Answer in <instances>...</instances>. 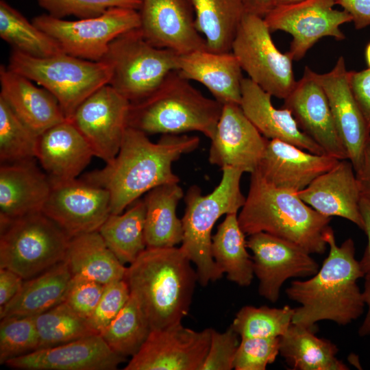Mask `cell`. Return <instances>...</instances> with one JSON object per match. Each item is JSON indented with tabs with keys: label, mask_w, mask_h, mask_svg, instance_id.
Returning a JSON list of instances; mask_svg holds the SVG:
<instances>
[{
	"label": "cell",
	"mask_w": 370,
	"mask_h": 370,
	"mask_svg": "<svg viewBox=\"0 0 370 370\" xmlns=\"http://www.w3.org/2000/svg\"><path fill=\"white\" fill-rule=\"evenodd\" d=\"M23 282L24 280L13 271L0 268V308L16 295Z\"/></svg>",
	"instance_id": "681fc988"
},
{
	"label": "cell",
	"mask_w": 370,
	"mask_h": 370,
	"mask_svg": "<svg viewBox=\"0 0 370 370\" xmlns=\"http://www.w3.org/2000/svg\"><path fill=\"white\" fill-rule=\"evenodd\" d=\"M105 285L95 280L73 275L64 302L79 317L88 319L96 308Z\"/></svg>",
	"instance_id": "bcb514c9"
},
{
	"label": "cell",
	"mask_w": 370,
	"mask_h": 370,
	"mask_svg": "<svg viewBox=\"0 0 370 370\" xmlns=\"http://www.w3.org/2000/svg\"><path fill=\"white\" fill-rule=\"evenodd\" d=\"M0 268L24 280L65 260L70 237L42 212L0 219Z\"/></svg>",
	"instance_id": "ba28073f"
},
{
	"label": "cell",
	"mask_w": 370,
	"mask_h": 370,
	"mask_svg": "<svg viewBox=\"0 0 370 370\" xmlns=\"http://www.w3.org/2000/svg\"><path fill=\"white\" fill-rule=\"evenodd\" d=\"M92 156L90 146L69 120L39 136L36 159L52 183L77 178Z\"/></svg>",
	"instance_id": "4316f807"
},
{
	"label": "cell",
	"mask_w": 370,
	"mask_h": 370,
	"mask_svg": "<svg viewBox=\"0 0 370 370\" xmlns=\"http://www.w3.org/2000/svg\"><path fill=\"white\" fill-rule=\"evenodd\" d=\"M211 331H195L181 323L152 330L124 369L199 370L209 349Z\"/></svg>",
	"instance_id": "2e32d148"
},
{
	"label": "cell",
	"mask_w": 370,
	"mask_h": 370,
	"mask_svg": "<svg viewBox=\"0 0 370 370\" xmlns=\"http://www.w3.org/2000/svg\"><path fill=\"white\" fill-rule=\"evenodd\" d=\"M245 12L257 15L262 18L275 6L276 0H242Z\"/></svg>",
	"instance_id": "f5cc1de1"
},
{
	"label": "cell",
	"mask_w": 370,
	"mask_h": 370,
	"mask_svg": "<svg viewBox=\"0 0 370 370\" xmlns=\"http://www.w3.org/2000/svg\"><path fill=\"white\" fill-rule=\"evenodd\" d=\"M42 212L73 237L98 231L110 211L108 190L85 180L51 182Z\"/></svg>",
	"instance_id": "5bb4252c"
},
{
	"label": "cell",
	"mask_w": 370,
	"mask_h": 370,
	"mask_svg": "<svg viewBox=\"0 0 370 370\" xmlns=\"http://www.w3.org/2000/svg\"><path fill=\"white\" fill-rule=\"evenodd\" d=\"M139 27L152 45L178 55L206 49L191 0H142Z\"/></svg>",
	"instance_id": "e0dca14e"
},
{
	"label": "cell",
	"mask_w": 370,
	"mask_h": 370,
	"mask_svg": "<svg viewBox=\"0 0 370 370\" xmlns=\"http://www.w3.org/2000/svg\"><path fill=\"white\" fill-rule=\"evenodd\" d=\"M238 336L231 325L223 332L212 329L209 349L199 370L234 369Z\"/></svg>",
	"instance_id": "f6af8a7d"
},
{
	"label": "cell",
	"mask_w": 370,
	"mask_h": 370,
	"mask_svg": "<svg viewBox=\"0 0 370 370\" xmlns=\"http://www.w3.org/2000/svg\"><path fill=\"white\" fill-rule=\"evenodd\" d=\"M64 260L72 275L82 276L103 285L124 279L127 270L98 231L71 237Z\"/></svg>",
	"instance_id": "4dcf8cb0"
},
{
	"label": "cell",
	"mask_w": 370,
	"mask_h": 370,
	"mask_svg": "<svg viewBox=\"0 0 370 370\" xmlns=\"http://www.w3.org/2000/svg\"><path fill=\"white\" fill-rule=\"evenodd\" d=\"M130 297V291L123 279L105 285L92 314L86 320L91 330L100 334L116 317Z\"/></svg>",
	"instance_id": "ee69618b"
},
{
	"label": "cell",
	"mask_w": 370,
	"mask_h": 370,
	"mask_svg": "<svg viewBox=\"0 0 370 370\" xmlns=\"http://www.w3.org/2000/svg\"><path fill=\"white\" fill-rule=\"evenodd\" d=\"M178 184L158 186L145 195L147 247H171L182 242V222L177 216L176 208L184 195Z\"/></svg>",
	"instance_id": "f546056e"
},
{
	"label": "cell",
	"mask_w": 370,
	"mask_h": 370,
	"mask_svg": "<svg viewBox=\"0 0 370 370\" xmlns=\"http://www.w3.org/2000/svg\"><path fill=\"white\" fill-rule=\"evenodd\" d=\"M47 14L58 18L73 16L86 18L99 16L111 8L139 10L142 0H36Z\"/></svg>",
	"instance_id": "b9f144b4"
},
{
	"label": "cell",
	"mask_w": 370,
	"mask_h": 370,
	"mask_svg": "<svg viewBox=\"0 0 370 370\" xmlns=\"http://www.w3.org/2000/svg\"><path fill=\"white\" fill-rule=\"evenodd\" d=\"M280 337L241 338L234 362L236 370H265L280 354Z\"/></svg>",
	"instance_id": "7bdbcfd3"
},
{
	"label": "cell",
	"mask_w": 370,
	"mask_h": 370,
	"mask_svg": "<svg viewBox=\"0 0 370 370\" xmlns=\"http://www.w3.org/2000/svg\"><path fill=\"white\" fill-rule=\"evenodd\" d=\"M306 66L303 76L284 99V108L292 113L300 130L324 153L337 160L348 159L338 135L325 90Z\"/></svg>",
	"instance_id": "d6986e66"
},
{
	"label": "cell",
	"mask_w": 370,
	"mask_h": 370,
	"mask_svg": "<svg viewBox=\"0 0 370 370\" xmlns=\"http://www.w3.org/2000/svg\"><path fill=\"white\" fill-rule=\"evenodd\" d=\"M305 151L278 139H268L256 171L271 184L299 192L339 160Z\"/></svg>",
	"instance_id": "7402d4cb"
},
{
	"label": "cell",
	"mask_w": 370,
	"mask_h": 370,
	"mask_svg": "<svg viewBox=\"0 0 370 370\" xmlns=\"http://www.w3.org/2000/svg\"><path fill=\"white\" fill-rule=\"evenodd\" d=\"M356 175L362 194L370 197V138L365 145L362 160Z\"/></svg>",
	"instance_id": "816d5d0a"
},
{
	"label": "cell",
	"mask_w": 370,
	"mask_h": 370,
	"mask_svg": "<svg viewBox=\"0 0 370 370\" xmlns=\"http://www.w3.org/2000/svg\"><path fill=\"white\" fill-rule=\"evenodd\" d=\"M125 212L110 214L98 232L108 247L123 264L132 263L147 248L145 204L138 199Z\"/></svg>",
	"instance_id": "e575fe53"
},
{
	"label": "cell",
	"mask_w": 370,
	"mask_h": 370,
	"mask_svg": "<svg viewBox=\"0 0 370 370\" xmlns=\"http://www.w3.org/2000/svg\"><path fill=\"white\" fill-rule=\"evenodd\" d=\"M242 68L234 53L206 49L180 55L177 71L189 81L204 85L221 103L241 105Z\"/></svg>",
	"instance_id": "d4e9b609"
},
{
	"label": "cell",
	"mask_w": 370,
	"mask_h": 370,
	"mask_svg": "<svg viewBox=\"0 0 370 370\" xmlns=\"http://www.w3.org/2000/svg\"><path fill=\"white\" fill-rule=\"evenodd\" d=\"M297 194L321 214L347 219L363 230L364 223L360 210L362 193L349 160H338L331 169Z\"/></svg>",
	"instance_id": "603a6c76"
},
{
	"label": "cell",
	"mask_w": 370,
	"mask_h": 370,
	"mask_svg": "<svg viewBox=\"0 0 370 370\" xmlns=\"http://www.w3.org/2000/svg\"><path fill=\"white\" fill-rule=\"evenodd\" d=\"M246 234L241 229L238 213L225 215L212 236L211 254L220 271L240 286H249L254 278V263L248 253Z\"/></svg>",
	"instance_id": "836d02e7"
},
{
	"label": "cell",
	"mask_w": 370,
	"mask_h": 370,
	"mask_svg": "<svg viewBox=\"0 0 370 370\" xmlns=\"http://www.w3.org/2000/svg\"><path fill=\"white\" fill-rule=\"evenodd\" d=\"M130 106V101L108 84L87 97L70 121L85 138L95 156L108 163L120 149Z\"/></svg>",
	"instance_id": "4fadbf2b"
},
{
	"label": "cell",
	"mask_w": 370,
	"mask_h": 370,
	"mask_svg": "<svg viewBox=\"0 0 370 370\" xmlns=\"http://www.w3.org/2000/svg\"><path fill=\"white\" fill-rule=\"evenodd\" d=\"M179 56L152 45L138 28L113 40L101 61L111 69L108 84L132 103L148 97L177 71Z\"/></svg>",
	"instance_id": "9c48e42d"
},
{
	"label": "cell",
	"mask_w": 370,
	"mask_h": 370,
	"mask_svg": "<svg viewBox=\"0 0 370 370\" xmlns=\"http://www.w3.org/2000/svg\"><path fill=\"white\" fill-rule=\"evenodd\" d=\"M199 138L184 134H163L157 143L147 134L127 127L116 156L82 179L108 190L111 214H120L140 196L165 184L179 183L173 163L195 150Z\"/></svg>",
	"instance_id": "6da1fadb"
},
{
	"label": "cell",
	"mask_w": 370,
	"mask_h": 370,
	"mask_svg": "<svg viewBox=\"0 0 370 370\" xmlns=\"http://www.w3.org/2000/svg\"><path fill=\"white\" fill-rule=\"evenodd\" d=\"M302 1V0H276L275 1V6L281 5L291 4V3H296V2H298V1Z\"/></svg>",
	"instance_id": "11a10c76"
},
{
	"label": "cell",
	"mask_w": 370,
	"mask_h": 370,
	"mask_svg": "<svg viewBox=\"0 0 370 370\" xmlns=\"http://www.w3.org/2000/svg\"><path fill=\"white\" fill-rule=\"evenodd\" d=\"M222 109L221 103L173 71L148 97L131 103L128 126L147 135L195 131L211 139Z\"/></svg>",
	"instance_id": "5b68a950"
},
{
	"label": "cell",
	"mask_w": 370,
	"mask_h": 370,
	"mask_svg": "<svg viewBox=\"0 0 370 370\" xmlns=\"http://www.w3.org/2000/svg\"><path fill=\"white\" fill-rule=\"evenodd\" d=\"M294 308L286 305L282 308L267 306L242 307L231 325L241 338L281 337L293 323Z\"/></svg>",
	"instance_id": "f35d334b"
},
{
	"label": "cell",
	"mask_w": 370,
	"mask_h": 370,
	"mask_svg": "<svg viewBox=\"0 0 370 370\" xmlns=\"http://www.w3.org/2000/svg\"><path fill=\"white\" fill-rule=\"evenodd\" d=\"M271 95L249 78H243L241 107L261 134L278 139L317 154H325L322 148L303 132L287 108L278 109Z\"/></svg>",
	"instance_id": "83f0119b"
},
{
	"label": "cell",
	"mask_w": 370,
	"mask_h": 370,
	"mask_svg": "<svg viewBox=\"0 0 370 370\" xmlns=\"http://www.w3.org/2000/svg\"><path fill=\"white\" fill-rule=\"evenodd\" d=\"M195 25L206 41V49L230 52L245 14L242 0H191Z\"/></svg>",
	"instance_id": "d6a6232c"
},
{
	"label": "cell",
	"mask_w": 370,
	"mask_h": 370,
	"mask_svg": "<svg viewBox=\"0 0 370 370\" xmlns=\"http://www.w3.org/2000/svg\"><path fill=\"white\" fill-rule=\"evenodd\" d=\"M0 323V364L39 349L34 317H8Z\"/></svg>",
	"instance_id": "60d3db41"
},
{
	"label": "cell",
	"mask_w": 370,
	"mask_h": 370,
	"mask_svg": "<svg viewBox=\"0 0 370 370\" xmlns=\"http://www.w3.org/2000/svg\"><path fill=\"white\" fill-rule=\"evenodd\" d=\"M51 182L35 159L1 164L0 167V219H12L42 212Z\"/></svg>",
	"instance_id": "484cf974"
},
{
	"label": "cell",
	"mask_w": 370,
	"mask_h": 370,
	"mask_svg": "<svg viewBox=\"0 0 370 370\" xmlns=\"http://www.w3.org/2000/svg\"><path fill=\"white\" fill-rule=\"evenodd\" d=\"M247 245L252 253L254 275L259 281L258 293L271 302L278 300L286 280L311 277L319 269L310 254L270 234L260 232L251 234Z\"/></svg>",
	"instance_id": "9a60e30c"
},
{
	"label": "cell",
	"mask_w": 370,
	"mask_h": 370,
	"mask_svg": "<svg viewBox=\"0 0 370 370\" xmlns=\"http://www.w3.org/2000/svg\"><path fill=\"white\" fill-rule=\"evenodd\" d=\"M364 278V289L362 293L365 306H367L368 310L358 329V334L362 337L370 335V271L366 273Z\"/></svg>",
	"instance_id": "db71d44e"
},
{
	"label": "cell",
	"mask_w": 370,
	"mask_h": 370,
	"mask_svg": "<svg viewBox=\"0 0 370 370\" xmlns=\"http://www.w3.org/2000/svg\"><path fill=\"white\" fill-rule=\"evenodd\" d=\"M352 18L356 29H362L370 25V0H336Z\"/></svg>",
	"instance_id": "c3c4849f"
},
{
	"label": "cell",
	"mask_w": 370,
	"mask_h": 370,
	"mask_svg": "<svg viewBox=\"0 0 370 370\" xmlns=\"http://www.w3.org/2000/svg\"><path fill=\"white\" fill-rule=\"evenodd\" d=\"M360 210L364 223L363 231L367 237V245L360 260V264L363 273L370 271V197L362 194Z\"/></svg>",
	"instance_id": "f907efd6"
},
{
	"label": "cell",
	"mask_w": 370,
	"mask_h": 370,
	"mask_svg": "<svg viewBox=\"0 0 370 370\" xmlns=\"http://www.w3.org/2000/svg\"><path fill=\"white\" fill-rule=\"evenodd\" d=\"M312 74L325 92L337 132L356 172L370 138V127L352 92L345 59L340 56L328 73Z\"/></svg>",
	"instance_id": "44dd1931"
},
{
	"label": "cell",
	"mask_w": 370,
	"mask_h": 370,
	"mask_svg": "<svg viewBox=\"0 0 370 370\" xmlns=\"http://www.w3.org/2000/svg\"><path fill=\"white\" fill-rule=\"evenodd\" d=\"M1 97L14 114L36 135L67 120L57 99L44 88L4 64L0 66Z\"/></svg>",
	"instance_id": "cb8c5ba5"
},
{
	"label": "cell",
	"mask_w": 370,
	"mask_h": 370,
	"mask_svg": "<svg viewBox=\"0 0 370 370\" xmlns=\"http://www.w3.org/2000/svg\"><path fill=\"white\" fill-rule=\"evenodd\" d=\"M124 280L152 330L181 323L198 275L181 247H147L127 267Z\"/></svg>",
	"instance_id": "3957f363"
},
{
	"label": "cell",
	"mask_w": 370,
	"mask_h": 370,
	"mask_svg": "<svg viewBox=\"0 0 370 370\" xmlns=\"http://www.w3.org/2000/svg\"><path fill=\"white\" fill-rule=\"evenodd\" d=\"M247 236L266 232L291 242L310 254L327 249L331 217L303 201L296 192L276 187L257 171L251 173L245 202L238 214Z\"/></svg>",
	"instance_id": "277c9868"
},
{
	"label": "cell",
	"mask_w": 370,
	"mask_h": 370,
	"mask_svg": "<svg viewBox=\"0 0 370 370\" xmlns=\"http://www.w3.org/2000/svg\"><path fill=\"white\" fill-rule=\"evenodd\" d=\"M126 358L115 353L99 334L51 347L38 349L8 361L23 370H114Z\"/></svg>",
	"instance_id": "ffe728a7"
},
{
	"label": "cell",
	"mask_w": 370,
	"mask_h": 370,
	"mask_svg": "<svg viewBox=\"0 0 370 370\" xmlns=\"http://www.w3.org/2000/svg\"><path fill=\"white\" fill-rule=\"evenodd\" d=\"M8 67L49 91L58 101L66 119L101 86L109 84L110 66L62 53L36 58L12 49Z\"/></svg>",
	"instance_id": "52a82bcc"
},
{
	"label": "cell",
	"mask_w": 370,
	"mask_h": 370,
	"mask_svg": "<svg viewBox=\"0 0 370 370\" xmlns=\"http://www.w3.org/2000/svg\"><path fill=\"white\" fill-rule=\"evenodd\" d=\"M32 23L51 37L64 53L98 62L113 40L140 27V18L138 10L115 7L99 16L75 21L45 14L34 18Z\"/></svg>",
	"instance_id": "30bf717a"
},
{
	"label": "cell",
	"mask_w": 370,
	"mask_h": 370,
	"mask_svg": "<svg viewBox=\"0 0 370 370\" xmlns=\"http://www.w3.org/2000/svg\"><path fill=\"white\" fill-rule=\"evenodd\" d=\"M39 136L27 127L0 97L1 164L36 159Z\"/></svg>",
	"instance_id": "ab89813d"
},
{
	"label": "cell",
	"mask_w": 370,
	"mask_h": 370,
	"mask_svg": "<svg viewBox=\"0 0 370 370\" xmlns=\"http://www.w3.org/2000/svg\"><path fill=\"white\" fill-rule=\"evenodd\" d=\"M72 273L64 260L24 280L16 295L0 308V318L35 317L64 301Z\"/></svg>",
	"instance_id": "f1b7e54d"
},
{
	"label": "cell",
	"mask_w": 370,
	"mask_h": 370,
	"mask_svg": "<svg viewBox=\"0 0 370 370\" xmlns=\"http://www.w3.org/2000/svg\"><path fill=\"white\" fill-rule=\"evenodd\" d=\"M150 332L141 306L130 293L125 306L99 334L115 353L127 358L138 352Z\"/></svg>",
	"instance_id": "8d00e7d4"
},
{
	"label": "cell",
	"mask_w": 370,
	"mask_h": 370,
	"mask_svg": "<svg viewBox=\"0 0 370 370\" xmlns=\"http://www.w3.org/2000/svg\"><path fill=\"white\" fill-rule=\"evenodd\" d=\"M335 5L336 0H302L274 7L264 20L271 32L292 36L287 53L298 61L322 38H345L340 26L352 18L346 11L334 9Z\"/></svg>",
	"instance_id": "7c38bea8"
},
{
	"label": "cell",
	"mask_w": 370,
	"mask_h": 370,
	"mask_svg": "<svg viewBox=\"0 0 370 370\" xmlns=\"http://www.w3.org/2000/svg\"><path fill=\"white\" fill-rule=\"evenodd\" d=\"M353 95L370 127V69L349 71Z\"/></svg>",
	"instance_id": "7dc6e473"
},
{
	"label": "cell",
	"mask_w": 370,
	"mask_h": 370,
	"mask_svg": "<svg viewBox=\"0 0 370 370\" xmlns=\"http://www.w3.org/2000/svg\"><path fill=\"white\" fill-rule=\"evenodd\" d=\"M264 18L245 13L232 46L249 78L272 97L284 99L296 80L293 59L275 46Z\"/></svg>",
	"instance_id": "8fae6325"
},
{
	"label": "cell",
	"mask_w": 370,
	"mask_h": 370,
	"mask_svg": "<svg viewBox=\"0 0 370 370\" xmlns=\"http://www.w3.org/2000/svg\"><path fill=\"white\" fill-rule=\"evenodd\" d=\"M221 170V181L212 193L203 195L201 188L193 185L184 196L181 248L195 264L198 282L203 286L219 280L223 274L211 254L213 227L223 214L238 213L246 199L241 189L243 172L230 167Z\"/></svg>",
	"instance_id": "8992f818"
},
{
	"label": "cell",
	"mask_w": 370,
	"mask_h": 370,
	"mask_svg": "<svg viewBox=\"0 0 370 370\" xmlns=\"http://www.w3.org/2000/svg\"><path fill=\"white\" fill-rule=\"evenodd\" d=\"M317 328L292 323L280 337V354L294 370H347L337 346L315 335Z\"/></svg>",
	"instance_id": "1f68e13d"
},
{
	"label": "cell",
	"mask_w": 370,
	"mask_h": 370,
	"mask_svg": "<svg viewBox=\"0 0 370 370\" xmlns=\"http://www.w3.org/2000/svg\"><path fill=\"white\" fill-rule=\"evenodd\" d=\"M210 140L211 164L251 174L258 166L268 138L249 121L240 105L225 104Z\"/></svg>",
	"instance_id": "ac0fdd59"
},
{
	"label": "cell",
	"mask_w": 370,
	"mask_h": 370,
	"mask_svg": "<svg viewBox=\"0 0 370 370\" xmlns=\"http://www.w3.org/2000/svg\"><path fill=\"white\" fill-rule=\"evenodd\" d=\"M0 37L14 50L36 58L64 53L51 37L5 0L0 1Z\"/></svg>",
	"instance_id": "d590c367"
},
{
	"label": "cell",
	"mask_w": 370,
	"mask_h": 370,
	"mask_svg": "<svg viewBox=\"0 0 370 370\" xmlns=\"http://www.w3.org/2000/svg\"><path fill=\"white\" fill-rule=\"evenodd\" d=\"M325 240L329 253L317 273L308 280L292 281L286 289L288 298L299 304L294 308V324L317 328V323L326 320L346 325L364 312L358 280L365 273L355 258L353 239L338 246L330 227Z\"/></svg>",
	"instance_id": "7a4b0ae2"
},
{
	"label": "cell",
	"mask_w": 370,
	"mask_h": 370,
	"mask_svg": "<svg viewBox=\"0 0 370 370\" xmlns=\"http://www.w3.org/2000/svg\"><path fill=\"white\" fill-rule=\"evenodd\" d=\"M365 58L368 68L370 69V42L365 48Z\"/></svg>",
	"instance_id": "9f6ffc18"
},
{
	"label": "cell",
	"mask_w": 370,
	"mask_h": 370,
	"mask_svg": "<svg viewBox=\"0 0 370 370\" xmlns=\"http://www.w3.org/2000/svg\"><path fill=\"white\" fill-rule=\"evenodd\" d=\"M39 349L60 345L96 334L86 319L76 314L64 301L34 317Z\"/></svg>",
	"instance_id": "74e56055"
}]
</instances>
